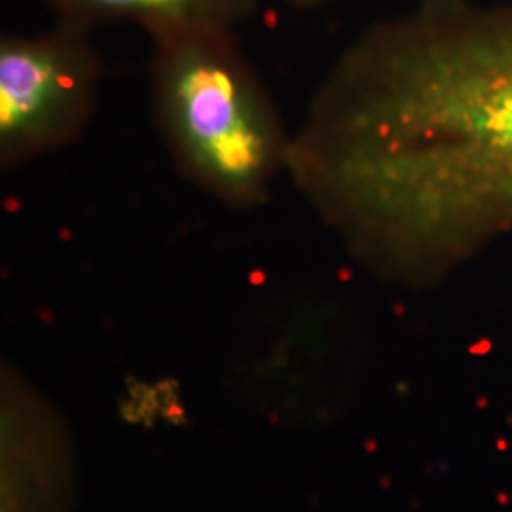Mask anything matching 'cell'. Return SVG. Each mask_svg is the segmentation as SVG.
<instances>
[{"label": "cell", "instance_id": "277c9868", "mask_svg": "<svg viewBox=\"0 0 512 512\" xmlns=\"http://www.w3.org/2000/svg\"><path fill=\"white\" fill-rule=\"evenodd\" d=\"M59 18L88 25L126 21L154 37L184 27L236 29L255 18L260 0H50Z\"/></svg>", "mask_w": 512, "mask_h": 512}, {"label": "cell", "instance_id": "3957f363", "mask_svg": "<svg viewBox=\"0 0 512 512\" xmlns=\"http://www.w3.org/2000/svg\"><path fill=\"white\" fill-rule=\"evenodd\" d=\"M105 63L93 27L59 18L0 38V167L12 171L74 145L99 105Z\"/></svg>", "mask_w": 512, "mask_h": 512}, {"label": "cell", "instance_id": "6da1fadb", "mask_svg": "<svg viewBox=\"0 0 512 512\" xmlns=\"http://www.w3.org/2000/svg\"><path fill=\"white\" fill-rule=\"evenodd\" d=\"M287 177L361 268L408 289L512 236V2L368 25L311 95Z\"/></svg>", "mask_w": 512, "mask_h": 512}, {"label": "cell", "instance_id": "7a4b0ae2", "mask_svg": "<svg viewBox=\"0 0 512 512\" xmlns=\"http://www.w3.org/2000/svg\"><path fill=\"white\" fill-rule=\"evenodd\" d=\"M148 38L152 120L175 169L230 209L264 207L289 175L294 133L236 29L184 27Z\"/></svg>", "mask_w": 512, "mask_h": 512}, {"label": "cell", "instance_id": "5b68a950", "mask_svg": "<svg viewBox=\"0 0 512 512\" xmlns=\"http://www.w3.org/2000/svg\"><path fill=\"white\" fill-rule=\"evenodd\" d=\"M283 2L294 10H313V8H319V6L327 4L330 0H283Z\"/></svg>", "mask_w": 512, "mask_h": 512}, {"label": "cell", "instance_id": "8992f818", "mask_svg": "<svg viewBox=\"0 0 512 512\" xmlns=\"http://www.w3.org/2000/svg\"><path fill=\"white\" fill-rule=\"evenodd\" d=\"M463 0H418V6L423 8H446V6H454Z\"/></svg>", "mask_w": 512, "mask_h": 512}]
</instances>
